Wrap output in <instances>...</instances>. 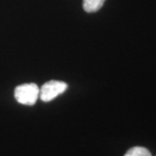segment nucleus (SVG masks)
Here are the masks:
<instances>
[{
  "mask_svg": "<svg viewBox=\"0 0 156 156\" xmlns=\"http://www.w3.org/2000/svg\"><path fill=\"white\" fill-rule=\"evenodd\" d=\"M39 93L40 89L36 83H24L18 85L15 89L14 96L17 102L32 106L38 99Z\"/></svg>",
  "mask_w": 156,
  "mask_h": 156,
  "instance_id": "obj_1",
  "label": "nucleus"
},
{
  "mask_svg": "<svg viewBox=\"0 0 156 156\" xmlns=\"http://www.w3.org/2000/svg\"><path fill=\"white\" fill-rule=\"evenodd\" d=\"M68 88V85L64 82L51 80L45 83L40 89L39 96L41 100L45 102L55 99L56 96L62 94Z\"/></svg>",
  "mask_w": 156,
  "mask_h": 156,
  "instance_id": "obj_2",
  "label": "nucleus"
},
{
  "mask_svg": "<svg viewBox=\"0 0 156 156\" xmlns=\"http://www.w3.org/2000/svg\"><path fill=\"white\" fill-rule=\"evenodd\" d=\"M106 0H83V10L86 12H95L102 7Z\"/></svg>",
  "mask_w": 156,
  "mask_h": 156,
  "instance_id": "obj_3",
  "label": "nucleus"
},
{
  "mask_svg": "<svg viewBox=\"0 0 156 156\" xmlns=\"http://www.w3.org/2000/svg\"><path fill=\"white\" fill-rule=\"evenodd\" d=\"M124 156H152L148 149L143 147H134L130 148Z\"/></svg>",
  "mask_w": 156,
  "mask_h": 156,
  "instance_id": "obj_4",
  "label": "nucleus"
}]
</instances>
